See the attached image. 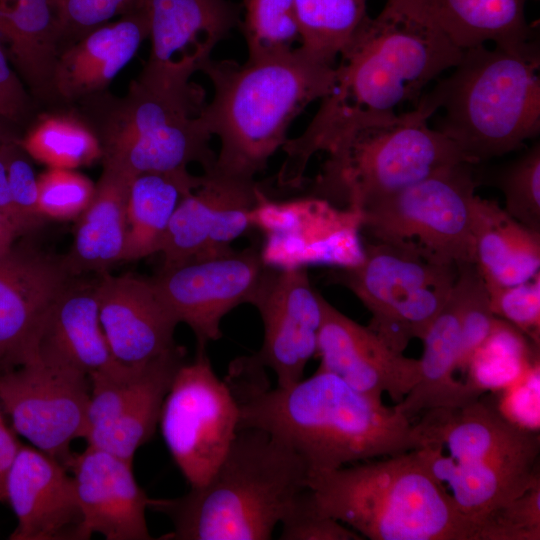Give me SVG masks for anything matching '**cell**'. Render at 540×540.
<instances>
[{"label": "cell", "instance_id": "e0dca14e", "mask_svg": "<svg viewBox=\"0 0 540 540\" xmlns=\"http://www.w3.org/2000/svg\"><path fill=\"white\" fill-rule=\"evenodd\" d=\"M249 304L264 327L262 346L251 357L274 372L277 386L298 382L316 354L322 320L321 294L312 287L306 267L266 265Z\"/></svg>", "mask_w": 540, "mask_h": 540}, {"label": "cell", "instance_id": "ee69618b", "mask_svg": "<svg viewBox=\"0 0 540 540\" xmlns=\"http://www.w3.org/2000/svg\"><path fill=\"white\" fill-rule=\"evenodd\" d=\"M16 433L8 425L0 401V502L5 503V478L7 471L21 445Z\"/></svg>", "mask_w": 540, "mask_h": 540}, {"label": "cell", "instance_id": "bcb514c9", "mask_svg": "<svg viewBox=\"0 0 540 540\" xmlns=\"http://www.w3.org/2000/svg\"><path fill=\"white\" fill-rule=\"evenodd\" d=\"M19 234L12 222L0 212V256L13 247Z\"/></svg>", "mask_w": 540, "mask_h": 540}, {"label": "cell", "instance_id": "f6af8a7d", "mask_svg": "<svg viewBox=\"0 0 540 540\" xmlns=\"http://www.w3.org/2000/svg\"><path fill=\"white\" fill-rule=\"evenodd\" d=\"M11 142L3 145L0 148V212L12 222L18 234L21 235L18 219H17L16 212L12 203L9 180H8L7 157H8V147Z\"/></svg>", "mask_w": 540, "mask_h": 540}, {"label": "cell", "instance_id": "3957f363", "mask_svg": "<svg viewBox=\"0 0 540 540\" xmlns=\"http://www.w3.org/2000/svg\"><path fill=\"white\" fill-rule=\"evenodd\" d=\"M201 72L213 86V97L199 114L220 142L213 168L255 179L288 140L292 121L331 91L335 65L299 46L244 64L211 59Z\"/></svg>", "mask_w": 540, "mask_h": 540}, {"label": "cell", "instance_id": "1f68e13d", "mask_svg": "<svg viewBox=\"0 0 540 540\" xmlns=\"http://www.w3.org/2000/svg\"><path fill=\"white\" fill-rule=\"evenodd\" d=\"M19 144L29 157L49 168L76 169L103 156L92 127L69 114L43 115L19 139Z\"/></svg>", "mask_w": 540, "mask_h": 540}, {"label": "cell", "instance_id": "ffe728a7", "mask_svg": "<svg viewBox=\"0 0 540 540\" xmlns=\"http://www.w3.org/2000/svg\"><path fill=\"white\" fill-rule=\"evenodd\" d=\"M317 339L318 369L330 372L356 391L382 401H401L420 380L419 359L389 347L373 330L341 313L321 295Z\"/></svg>", "mask_w": 540, "mask_h": 540}, {"label": "cell", "instance_id": "d6a6232c", "mask_svg": "<svg viewBox=\"0 0 540 540\" xmlns=\"http://www.w3.org/2000/svg\"><path fill=\"white\" fill-rule=\"evenodd\" d=\"M301 45L305 51L336 65L339 54L369 15V0H294Z\"/></svg>", "mask_w": 540, "mask_h": 540}, {"label": "cell", "instance_id": "b9f144b4", "mask_svg": "<svg viewBox=\"0 0 540 540\" xmlns=\"http://www.w3.org/2000/svg\"><path fill=\"white\" fill-rule=\"evenodd\" d=\"M492 311L506 319L539 346L540 273L532 279L500 289L490 296Z\"/></svg>", "mask_w": 540, "mask_h": 540}, {"label": "cell", "instance_id": "9a60e30c", "mask_svg": "<svg viewBox=\"0 0 540 540\" xmlns=\"http://www.w3.org/2000/svg\"><path fill=\"white\" fill-rule=\"evenodd\" d=\"M266 264L250 246L162 267L151 278L179 323L193 331L197 346L222 337L221 321L235 307L250 303Z\"/></svg>", "mask_w": 540, "mask_h": 540}, {"label": "cell", "instance_id": "5bb4252c", "mask_svg": "<svg viewBox=\"0 0 540 540\" xmlns=\"http://www.w3.org/2000/svg\"><path fill=\"white\" fill-rule=\"evenodd\" d=\"M250 220L266 237L260 251L268 266L329 264L338 268L362 258L359 215L327 200L308 195L274 201L262 190Z\"/></svg>", "mask_w": 540, "mask_h": 540}, {"label": "cell", "instance_id": "4dcf8cb0", "mask_svg": "<svg viewBox=\"0 0 540 540\" xmlns=\"http://www.w3.org/2000/svg\"><path fill=\"white\" fill-rule=\"evenodd\" d=\"M187 169L148 172L131 182L126 209V242L122 261L160 252L169 222L181 199L200 182Z\"/></svg>", "mask_w": 540, "mask_h": 540}, {"label": "cell", "instance_id": "52a82bcc", "mask_svg": "<svg viewBox=\"0 0 540 540\" xmlns=\"http://www.w3.org/2000/svg\"><path fill=\"white\" fill-rule=\"evenodd\" d=\"M319 510L371 540H477L418 449L309 474Z\"/></svg>", "mask_w": 540, "mask_h": 540}, {"label": "cell", "instance_id": "60d3db41", "mask_svg": "<svg viewBox=\"0 0 540 540\" xmlns=\"http://www.w3.org/2000/svg\"><path fill=\"white\" fill-rule=\"evenodd\" d=\"M7 170L12 203L22 235L35 229L45 217L39 209L38 177L19 139L9 144Z\"/></svg>", "mask_w": 540, "mask_h": 540}, {"label": "cell", "instance_id": "836d02e7", "mask_svg": "<svg viewBox=\"0 0 540 540\" xmlns=\"http://www.w3.org/2000/svg\"><path fill=\"white\" fill-rule=\"evenodd\" d=\"M244 17L239 29L244 36L248 59L291 51L301 42L294 0H242Z\"/></svg>", "mask_w": 540, "mask_h": 540}, {"label": "cell", "instance_id": "f35d334b", "mask_svg": "<svg viewBox=\"0 0 540 540\" xmlns=\"http://www.w3.org/2000/svg\"><path fill=\"white\" fill-rule=\"evenodd\" d=\"M145 1L65 0L57 8L59 42L68 46L91 30L141 9Z\"/></svg>", "mask_w": 540, "mask_h": 540}, {"label": "cell", "instance_id": "7402d4cb", "mask_svg": "<svg viewBox=\"0 0 540 540\" xmlns=\"http://www.w3.org/2000/svg\"><path fill=\"white\" fill-rule=\"evenodd\" d=\"M132 463L88 446L65 463L74 478L82 513L81 540H150L145 511L149 497L137 484Z\"/></svg>", "mask_w": 540, "mask_h": 540}, {"label": "cell", "instance_id": "277c9868", "mask_svg": "<svg viewBox=\"0 0 540 540\" xmlns=\"http://www.w3.org/2000/svg\"><path fill=\"white\" fill-rule=\"evenodd\" d=\"M418 450L465 518L477 526L540 479V435L480 397L422 412L413 421Z\"/></svg>", "mask_w": 540, "mask_h": 540}, {"label": "cell", "instance_id": "5b68a950", "mask_svg": "<svg viewBox=\"0 0 540 540\" xmlns=\"http://www.w3.org/2000/svg\"><path fill=\"white\" fill-rule=\"evenodd\" d=\"M308 477L306 462L287 445L242 428L204 485L175 498H149L148 508L172 522L162 540H267Z\"/></svg>", "mask_w": 540, "mask_h": 540}, {"label": "cell", "instance_id": "6da1fadb", "mask_svg": "<svg viewBox=\"0 0 540 540\" xmlns=\"http://www.w3.org/2000/svg\"><path fill=\"white\" fill-rule=\"evenodd\" d=\"M456 47L418 0H386L338 56L331 91L305 130L282 146L277 185L300 188L311 158L353 131L394 115L460 60Z\"/></svg>", "mask_w": 540, "mask_h": 540}, {"label": "cell", "instance_id": "d4e9b609", "mask_svg": "<svg viewBox=\"0 0 540 540\" xmlns=\"http://www.w3.org/2000/svg\"><path fill=\"white\" fill-rule=\"evenodd\" d=\"M35 357L89 377L126 366L114 358L102 329L96 283L73 281L57 299L43 322Z\"/></svg>", "mask_w": 540, "mask_h": 540}, {"label": "cell", "instance_id": "ac0fdd59", "mask_svg": "<svg viewBox=\"0 0 540 540\" xmlns=\"http://www.w3.org/2000/svg\"><path fill=\"white\" fill-rule=\"evenodd\" d=\"M262 190L255 179L214 168L204 171L171 217L159 252L162 267L230 250L231 243L251 226L250 214Z\"/></svg>", "mask_w": 540, "mask_h": 540}, {"label": "cell", "instance_id": "d6986e66", "mask_svg": "<svg viewBox=\"0 0 540 540\" xmlns=\"http://www.w3.org/2000/svg\"><path fill=\"white\" fill-rule=\"evenodd\" d=\"M73 277L63 259L28 247L0 256V372L35 357L43 322Z\"/></svg>", "mask_w": 540, "mask_h": 540}, {"label": "cell", "instance_id": "f546056e", "mask_svg": "<svg viewBox=\"0 0 540 540\" xmlns=\"http://www.w3.org/2000/svg\"><path fill=\"white\" fill-rule=\"evenodd\" d=\"M459 49L530 40L528 0H418Z\"/></svg>", "mask_w": 540, "mask_h": 540}, {"label": "cell", "instance_id": "83f0119b", "mask_svg": "<svg viewBox=\"0 0 540 540\" xmlns=\"http://www.w3.org/2000/svg\"><path fill=\"white\" fill-rule=\"evenodd\" d=\"M420 380L395 406L410 421L438 407L461 406L480 397L482 390L456 378L461 333L454 287L446 304L423 338Z\"/></svg>", "mask_w": 540, "mask_h": 540}, {"label": "cell", "instance_id": "44dd1931", "mask_svg": "<svg viewBox=\"0 0 540 540\" xmlns=\"http://www.w3.org/2000/svg\"><path fill=\"white\" fill-rule=\"evenodd\" d=\"M17 526L11 540H81L74 478L56 458L21 443L5 478Z\"/></svg>", "mask_w": 540, "mask_h": 540}, {"label": "cell", "instance_id": "d590c367", "mask_svg": "<svg viewBox=\"0 0 540 540\" xmlns=\"http://www.w3.org/2000/svg\"><path fill=\"white\" fill-rule=\"evenodd\" d=\"M492 180L504 195V210L529 229L540 232V143L498 167Z\"/></svg>", "mask_w": 540, "mask_h": 540}, {"label": "cell", "instance_id": "484cf974", "mask_svg": "<svg viewBox=\"0 0 540 540\" xmlns=\"http://www.w3.org/2000/svg\"><path fill=\"white\" fill-rule=\"evenodd\" d=\"M473 237L474 263L489 296L539 274L540 232L518 222L496 201L476 196Z\"/></svg>", "mask_w": 540, "mask_h": 540}, {"label": "cell", "instance_id": "9c48e42d", "mask_svg": "<svg viewBox=\"0 0 540 540\" xmlns=\"http://www.w3.org/2000/svg\"><path fill=\"white\" fill-rule=\"evenodd\" d=\"M474 164L444 167L359 213L361 232L428 260L474 263Z\"/></svg>", "mask_w": 540, "mask_h": 540}, {"label": "cell", "instance_id": "cb8c5ba5", "mask_svg": "<svg viewBox=\"0 0 540 540\" xmlns=\"http://www.w3.org/2000/svg\"><path fill=\"white\" fill-rule=\"evenodd\" d=\"M149 38L145 6L99 26L59 51L54 95L66 101L101 94Z\"/></svg>", "mask_w": 540, "mask_h": 540}, {"label": "cell", "instance_id": "603a6c76", "mask_svg": "<svg viewBox=\"0 0 540 540\" xmlns=\"http://www.w3.org/2000/svg\"><path fill=\"white\" fill-rule=\"evenodd\" d=\"M99 319L114 358L138 366L177 344L179 322L151 279L101 274L96 282Z\"/></svg>", "mask_w": 540, "mask_h": 540}, {"label": "cell", "instance_id": "4316f807", "mask_svg": "<svg viewBox=\"0 0 540 540\" xmlns=\"http://www.w3.org/2000/svg\"><path fill=\"white\" fill-rule=\"evenodd\" d=\"M126 171L103 163L94 196L79 216L74 240L64 265L73 275L106 273L122 261L127 232L126 209L133 180Z\"/></svg>", "mask_w": 540, "mask_h": 540}, {"label": "cell", "instance_id": "8d00e7d4", "mask_svg": "<svg viewBox=\"0 0 540 540\" xmlns=\"http://www.w3.org/2000/svg\"><path fill=\"white\" fill-rule=\"evenodd\" d=\"M96 185L74 169L49 168L38 176V203L45 218L79 217L91 202Z\"/></svg>", "mask_w": 540, "mask_h": 540}, {"label": "cell", "instance_id": "4fadbf2b", "mask_svg": "<svg viewBox=\"0 0 540 540\" xmlns=\"http://www.w3.org/2000/svg\"><path fill=\"white\" fill-rule=\"evenodd\" d=\"M185 355L176 345L145 364L89 377L87 445L133 462L159 425L163 402Z\"/></svg>", "mask_w": 540, "mask_h": 540}, {"label": "cell", "instance_id": "74e56055", "mask_svg": "<svg viewBox=\"0 0 540 540\" xmlns=\"http://www.w3.org/2000/svg\"><path fill=\"white\" fill-rule=\"evenodd\" d=\"M540 479L480 523L477 540H539Z\"/></svg>", "mask_w": 540, "mask_h": 540}, {"label": "cell", "instance_id": "8fae6325", "mask_svg": "<svg viewBox=\"0 0 540 540\" xmlns=\"http://www.w3.org/2000/svg\"><path fill=\"white\" fill-rule=\"evenodd\" d=\"M239 425V406L212 368L206 347L178 369L162 405L164 442L191 488L204 485L225 457Z\"/></svg>", "mask_w": 540, "mask_h": 540}, {"label": "cell", "instance_id": "c3c4849f", "mask_svg": "<svg viewBox=\"0 0 540 540\" xmlns=\"http://www.w3.org/2000/svg\"><path fill=\"white\" fill-rule=\"evenodd\" d=\"M64 1L65 0H53V3L55 5V7H56V10Z\"/></svg>", "mask_w": 540, "mask_h": 540}, {"label": "cell", "instance_id": "7c38bea8", "mask_svg": "<svg viewBox=\"0 0 540 540\" xmlns=\"http://www.w3.org/2000/svg\"><path fill=\"white\" fill-rule=\"evenodd\" d=\"M90 390L88 375L37 357L0 372V401L13 431L64 465L71 442L85 437Z\"/></svg>", "mask_w": 540, "mask_h": 540}, {"label": "cell", "instance_id": "e575fe53", "mask_svg": "<svg viewBox=\"0 0 540 540\" xmlns=\"http://www.w3.org/2000/svg\"><path fill=\"white\" fill-rule=\"evenodd\" d=\"M454 294L461 333L457 372L465 375L473 356L490 337L498 319L492 311L488 289L475 263L458 265Z\"/></svg>", "mask_w": 540, "mask_h": 540}, {"label": "cell", "instance_id": "f1b7e54d", "mask_svg": "<svg viewBox=\"0 0 540 540\" xmlns=\"http://www.w3.org/2000/svg\"><path fill=\"white\" fill-rule=\"evenodd\" d=\"M0 38L32 93L39 97L54 94L60 42L53 0H0Z\"/></svg>", "mask_w": 540, "mask_h": 540}, {"label": "cell", "instance_id": "8992f818", "mask_svg": "<svg viewBox=\"0 0 540 540\" xmlns=\"http://www.w3.org/2000/svg\"><path fill=\"white\" fill-rule=\"evenodd\" d=\"M426 94L441 117L433 127L470 164L520 149L540 133V45L535 40L463 50Z\"/></svg>", "mask_w": 540, "mask_h": 540}, {"label": "cell", "instance_id": "ab89813d", "mask_svg": "<svg viewBox=\"0 0 540 540\" xmlns=\"http://www.w3.org/2000/svg\"><path fill=\"white\" fill-rule=\"evenodd\" d=\"M281 540H361L356 531L323 514L309 487L293 500L280 522Z\"/></svg>", "mask_w": 540, "mask_h": 540}, {"label": "cell", "instance_id": "7a4b0ae2", "mask_svg": "<svg viewBox=\"0 0 540 540\" xmlns=\"http://www.w3.org/2000/svg\"><path fill=\"white\" fill-rule=\"evenodd\" d=\"M229 385L239 425L261 429L295 451L309 474L418 448L413 421L366 396L338 376L317 369L286 386L263 385V367L248 357L231 364Z\"/></svg>", "mask_w": 540, "mask_h": 540}, {"label": "cell", "instance_id": "ba28073f", "mask_svg": "<svg viewBox=\"0 0 540 540\" xmlns=\"http://www.w3.org/2000/svg\"><path fill=\"white\" fill-rule=\"evenodd\" d=\"M436 113L424 93L413 109L348 134L327 153L309 195L359 215L444 167L467 162L458 148L429 124Z\"/></svg>", "mask_w": 540, "mask_h": 540}, {"label": "cell", "instance_id": "7dc6e473", "mask_svg": "<svg viewBox=\"0 0 540 540\" xmlns=\"http://www.w3.org/2000/svg\"><path fill=\"white\" fill-rule=\"evenodd\" d=\"M12 124L13 123L0 116V148L11 141L18 139L10 128Z\"/></svg>", "mask_w": 540, "mask_h": 540}, {"label": "cell", "instance_id": "30bf717a", "mask_svg": "<svg viewBox=\"0 0 540 540\" xmlns=\"http://www.w3.org/2000/svg\"><path fill=\"white\" fill-rule=\"evenodd\" d=\"M363 244L361 260L338 267L331 279L370 311L368 327L397 352L423 340L455 285L458 266L428 260L382 242Z\"/></svg>", "mask_w": 540, "mask_h": 540}, {"label": "cell", "instance_id": "7bdbcfd3", "mask_svg": "<svg viewBox=\"0 0 540 540\" xmlns=\"http://www.w3.org/2000/svg\"><path fill=\"white\" fill-rule=\"evenodd\" d=\"M9 61L0 38V116L13 124H19L28 114L30 99Z\"/></svg>", "mask_w": 540, "mask_h": 540}, {"label": "cell", "instance_id": "2e32d148", "mask_svg": "<svg viewBox=\"0 0 540 540\" xmlns=\"http://www.w3.org/2000/svg\"><path fill=\"white\" fill-rule=\"evenodd\" d=\"M151 51L137 77L184 89L211 60L216 45L239 28L241 6L229 0H146Z\"/></svg>", "mask_w": 540, "mask_h": 540}]
</instances>
